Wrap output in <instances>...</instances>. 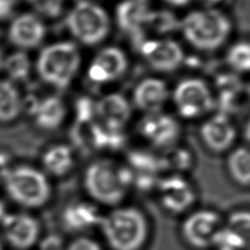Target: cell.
<instances>
[{
    "label": "cell",
    "mask_w": 250,
    "mask_h": 250,
    "mask_svg": "<svg viewBox=\"0 0 250 250\" xmlns=\"http://www.w3.org/2000/svg\"><path fill=\"white\" fill-rule=\"evenodd\" d=\"M0 190L17 209L36 214L55 197L53 181L41 168L28 164L15 165L1 173Z\"/></svg>",
    "instance_id": "6da1fadb"
},
{
    "label": "cell",
    "mask_w": 250,
    "mask_h": 250,
    "mask_svg": "<svg viewBox=\"0 0 250 250\" xmlns=\"http://www.w3.org/2000/svg\"><path fill=\"white\" fill-rule=\"evenodd\" d=\"M133 179L131 169L107 159H99L86 166L81 184L87 198L97 205L118 206L132 187Z\"/></svg>",
    "instance_id": "7a4b0ae2"
},
{
    "label": "cell",
    "mask_w": 250,
    "mask_h": 250,
    "mask_svg": "<svg viewBox=\"0 0 250 250\" xmlns=\"http://www.w3.org/2000/svg\"><path fill=\"white\" fill-rule=\"evenodd\" d=\"M99 229L111 250H141L149 234L145 213L135 206H116L103 215Z\"/></svg>",
    "instance_id": "3957f363"
},
{
    "label": "cell",
    "mask_w": 250,
    "mask_h": 250,
    "mask_svg": "<svg viewBox=\"0 0 250 250\" xmlns=\"http://www.w3.org/2000/svg\"><path fill=\"white\" fill-rule=\"evenodd\" d=\"M185 38L193 47L211 51L225 43L231 24L228 17L215 9L196 10L188 14L181 22Z\"/></svg>",
    "instance_id": "277c9868"
},
{
    "label": "cell",
    "mask_w": 250,
    "mask_h": 250,
    "mask_svg": "<svg viewBox=\"0 0 250 250\" xmlns=\"http://www.w3.org/2000/svg\"><path fill=\"white\" fill-rule=\"evenodd\" d=\"M81 63L78 48L72 42H57L44 48L37 59L36 68L47 84L63 89L75 77Z\"/></svg>",
    "instance_id": "5b68a950"
},
{
    "label": "cell",
    "mask_w": 250,
    "mask_h": 250,
    "mask_svg": "<svg viewBox=\"0 0 250 250\" xmlns=\"http://www.w3.org/2000/svg\"><path fill=\"white\" fill-rule=\"evenodd\" d=\"M66 25L71 35L84 45L101 43L109 32V18L95 2L81 0L69 11Z\"/></svg>",
    "instance_id": "8992f818"
},
{
    "label": "cell",
    "mask_w": 250,
    "mask_h": 250,
    "mask_svg": "<svg viewBox=\"0 0 250 250\" xmlns=\"http://www.w3.org/2000/svg\"><path fill=\"white\" fill-rule=\"evenodd\" d=\"M0 234L8 250H34L44 237V229L36 213L16 209L0 221Z\"/></svg>",
    "instance_id": "52a82bcc"
},
{
    "label": "cell",
    "mask_w": 250,
    "mask_h": 250,
    "mask_svg": "<svg viewBox=\"0 0 250 250\" xmlns=\"http://www.w3.org/2000/svg\"><path fill=\"white\" fill-rule=\"evenodd\" d=\"M103 213L100 206L86 198H74L66 201L59 210L58 222L61 229L72 234H87L99 229Z\"/></svg>",
    "instance_id": "ba28073f"
},
{
    "label": "cell",
    "mask_w": 250,
    "mask_h": 250,
    "mask_svg": "<svg viewBox=\"0 0 250 250\" xmlns=\"http://www.w3.org/2000/svg\"><path fill=\"white\" fill-rule=\"evenodd\" d=\"M223 225L222 218L216 211L198 209L186 216L181 232L189 246L202 250L211 248L213 239Z\"/></svg>",
    "instance_id": "9c48e42d"
},
{
    "label": "cell",
    "mask_w": 250,
    "mask_h": 250,
    "mask_svg": "<svg viewBox=\"0 0 250 250\" xmlns=\"http://www.w3.org/2000/svg\"><path fill=\"white\" fill-rule=\"evenodd\" d=\"M173 100L178 112L185 118L198 117L210 110L214 104L208 85L198 78H188L178 83Z\"/></svg>",
    "instance_id": "30bf717a"
},
{
    "label": "cell",
    "mask_w": 250,
    "mask_h": 250,
    "mask_svg": "<svg viewBox=\"0 0 250 250\" xmlns=\"http://www.w3.org/2000/svg\"><path fill=\"white\" fill-rule=\"evenodd\" d=\"M156 188L161 205L173 214L188 212L196 200L193 185L181 174L173 173L158 180Z\"/></svg>",
    "instance_id": "8fae6325"
},
{
    "label": "cell",
    "mask_w": 250,
    "mask_h": 250,
    "mask_svg": "<svg viewBox=\"0 0 250 250\" xmlns=\"http://www.w3.org/2000/svg\"><path fill=\"white\" fill-rule=\"evenodd\" d=\"M140 53L152 68L165 72L177 69L184 60L182 47L171 39L144 41L141 44Z\"/></svg>",
    "instance_id": "7c38bea8"
},
{
    "label": "cell",
    "mask_w": 250,
    "mask_h": 250,
    "mask_svg": "<svg viewBox=\"0 0 250 250\" xmlns=\"http://www.w3.org/2000/svg\"><path fill=\"white\" fill-rule=\"evenodd\" d=\"M128 67L125 53L117 47L102 49L91 62L88 78L97 84L112 82L121 77Z\"/></svg>",
    "instance_id": "4fadbf2b"
},
{
    "label": "cell",
    "mask_w": 250,
    "mask_h": 250,
    "mask_svg": "<svg viewBox=\"0 0 250 250\" xmlns=\"http://www.w3.org/2000/svg\"><path fill=\"white\" fill-rule=\"evenodd\" d=\"M140 134L155 146H172L180 135V126L175 118L165 113H149L139 123Z\"/></svg>",
    "instance_id": "5bb4252c"
},
{
    "label": "cell",
    "mask_w": 250,
    "mask_h": 250,
    "mask_svg": "<svg viewBox=\"0 0 250 250\" xmlns=\"http://www.w3.org/2000/svg\"><path fill=\"white\" fill-rule=\"evenodd\" d=\"M95 113L100 125L113 132H120L131 116V105L127 99L118 93L103 97L95 104Z\"/></svg>",
    "instance_id": "9a60e30c"
},
{
    "label": "cell",
    "mask_w": 250,
    "mask_h": 250,
    "mask_svg": "<svg viewBox=\"0 0 250 250\" xmlns=\"http://www.w3.org/2000/svg\"><path fill=\"white\" fill-rule=\"evenodd\" d=\"M46 27L34 14L24 13L16 17L10 24L8 36L15 46L29 49L38 46L44 39Z\"/></svg>",
    "instance_id": "2e32d148"
},
{
    "label": "cell",
    "mask_w": 250,
    "mask_h": 250,
    "mask_svg": "<svg viewBox=\"0 0 250 250\" xmlns=\"http://www.w3.org/2000/svg\"><path fill=\"white\" fill-rule=\"evenodd\" d=\"M200 135L208 148L221 152L231 146L236 132L229 117L224 113H219L213 115L202 124Z\"/></svg>",
    "instance_id": "e0dca14e"
},
{
    "label": "cell",
    "mask_w": 250,
    "mask_h": 250,
    "mask_svg": "<svg viewBox=\"0 0 250 250\" xmlns=\"http://www.w3.org/2000/svg\"><path fill=\"white\" fill-rule=\"evenodd\" d=\"M169 96L167 85L158 78L148 77L138 83L133 93L137 107L149 113L160 112Z\"/></svg>",
    "instance_id": "ac0fdd59"
},
{
    "label": "cell",
    "mask_w": 250,
    "mask_h": 250,
    "mask_svg": "<svg viewBox=\"0 0 250 250\" xmlns=\"http://www.w3.org/2000/svg\"><path fill=\"white\" fill-rule=\"evenodd\" d=\"M75 166L72 149L66 145H55L48 147L41 156V170L52 180L67 177Z\"/></svg>",
    "instance_id": "d6986e66"
},
{
    "label": "cell",
    "mask_w": 250,
    "mask_h": 250,
    "mask_svg": "<svg viewBox=\"0 0 250 250\" xmlns=\"http://www.w3.org/2000/svg\"><path fill=\"white\" fill-rule=\"evenodd\" d=\"M151 14L146 0H125L116 10L118 24L125 31H133L148 23Z\"/></svg>",
    "instance_id": "ffe728a7"
},
{
    "label": "cell",
    "mask_w": 250,
    "mask_h": 250,
    "mask_svg": "<svg viewBox=\"0 0 250 250\" xmlns=\"http://www.w3.org/2000/svg\"><path fill=\"white\" fill-rule=\"evenodd\" d=\"M33 114L38 127L45 130H54L62 123L65 116V107L61 99L48 97L36 104Z\"/></svg>",
    "instance_id": "44dd1931"
},
{
    "label": "cell",
    "mask_w": 250,
    "mask_h": 250,
    "mask_svg": "<svg viewBox=\"0 0 250 250\" xmlns=\"http://www.w3.org/2000/svg\"><path fill=\"white\" fill-rule=\"evenodd\" d=\"M227 168L236 184L250 187V148L242 146L233 149L228 156Z\"/></svg>",
    "instance_id": "7402d4cb"
},
{
    "label": "cell",
    "mask_w": 250,
    "mask_h": 250,
    "mask_svg": "<svg viewBox=\"0 0 250 250\" xmlns=\"http://www.w3.org/2000/svg\"><path fill=\"white\" fill-rule=\"evenodd\" d=\"M21 110V99L11 81L0 80V122L15 120Z\"/></svg>",
    "instance_id": "603a6c76"
},
{
    "label": "cell",
    "mask_w": 250,
    "mask_h": 250,
    "mask_svg": "<svg viewBox=\"0 0 250 250\" xmlns=\"http://www.w3.org/2000/svg\"><path fill=\"white\" fill-rule=\"evenodd\" d=\"M2 66L5 68L9 78L14 81H22L29 75L30 61L24 52L19 51L8 56Z\"/></svg>",
    "instance_id": "cb8c5ba5"
},
{
    "label": "cell",
    "mask_w": 250,
    "mask_h": 250,
    "mask_svg": "<svg viewBox=\"0 0 250 250\" xmlns=\"http://www.w3.org/2000/svg\"><path fill=\"white\" fill-rule=\"evenodd\" d=\"M225 225L235 232L243 241L246 249L250 250V210L233 211Z\"/></svg>",
    "instance_id": "d4e9b609"
},
{
    "label": "cell",
    "mask_w": 250,
    "mask_h": 250,
    "mask_svg": "<svg viewBox=\"0 0 250 250\" xmlns=\"http://www.w3.org/2000/svg\"><path fill=\"white\" fill-rule=\"evenodd\" d=\"M227 62L236 71H250V43L238 42L233 44L227 53Z\"/></svg>",
    "instance_id": "484cf974"
},
{
    "label": "cell",
    "mask_w": 250,
    "mask_h": 250,
    "mask_svg": "<svg viewBox=\"0 0 250 250\" xmlns=\"http://www.w3.org/2000/svg\"><path fill=\"white\" fill-rule=\"evenodd\" d=\"M211 248L215 250H247L240 237L226 225L215 235Z\"/></svg>",
    "instance_id": "4316f807"
},
{
    "label": "cell",
    "mask_w": 250,
    "mask_h": 250,
    "mask_svg": "<svg viewBox=\"0 0 250 250\" xmlns=\"http://www.w3.org/2000/svg\"><path fill=\"white\" fill-rule=\"evenodd\" d=\"M62 250H104L101 243L88 234L73 235L64 245Z\"/></svg>",
    "instance_id": "83f0119b"
},
{
    "label": "cell",
    "mask_w": 250,
    "mask_h": 250,
    "mask_svg": "<svg viewBox=\"0 0 250 250\" xmlns=\"http://www.w3.org/2000/svg\"><path fill=\"white\" fill-rule=\"evenodd\" d=\"M35 7L44 15L55 17L62 9V0H30Z\"/></svg>",
    "instance_id": "f1b7e54d"
},
{
    "label": "cell",
    "mask_w": 250,
    "mask_h": 250,
    "mask_svg": "<svg viewBox=\"0 0 250 250\" xmlns=\"http://www.w3.org/2000/svg\"><path fill=\"white\" fill-rule=\"evenodd\" d=\"M190 157L187 154L186 151H177L172 157H171V160H164L165 161V165H172L173 167L177 168L178 170H184V169H187L190 162Z\"/></svg>",
    "instance_id": "f546056e"
},
{
    "label": "cell",
    "mask_w": 250,
    "mask_h": 250,
    "mask_svg": "<svg viewBox=\"0 0 250 250\" xmlns=\"http://www.w3.org/2000/svg\"><path fill=\"white\" fill-rule=\"evenodd\" d=\"M12 9L11 0H0V18H5L9 15Z\"/></svg>",
    "instance_id": "4dcf8cb0"
},
{
    "label": "cell",
    "mask_w": 250,
    "mask_h": 250,
    "mask_svg": "<svg viewBox=\"0 0 250 250\" xmlns=\"http://www.w3.org/2000/svg\"><path fill=\"white\" fill-rule=\"evenodd\" d=\"M165 1L173 6H185L188 4L191 0H165Z\"/></svg>",
    "instance_id": "1f68e13d"
},
{
    "label": "cell",
    "mask_w": 250,
    "mask_h": 250,
    "mask_svg": "<svg viewBox=\"0 0 250 250\" xmlns=\"http://www.w3.org/2000/svg\"><path fill=\"white\" fill-rule=\"evenodd\" d=\"M244 136H245L247 142L250 144V120L246 124V127H245V130H244Z\"/></svg>",
    "instance_id": "d6a6232c"
},
{
    "label": "cell",
    "mask_w": 250,
    "mask_h": 250,
    "mask_svg": "<svg viewBox=\"0 0 250 250\" xmlns=\"http://www.w3.org/2000/svg\"><path fill=\"white\" fill-rule=\"evenodd\" d=\"M199 1H202L204 3H208V4H214V3H218L220 2L221 0H199Z\"/></svg>",
    "instance_id": "836d02e7"
},
{
    "label": "cell",
    "mask_w": 250,
    "mask_h": 250,
    "mask_svg": "<svg viewBox=\"0 0 250 250\" xmlns=\"http://www.w3.org/2000/svg\"><path fill=\"white\" fill-rule=\"evenodd\" d=\"M0 250H7L5 245H4V242L2 240V237H1V234H0Z\"/></svg>",
    "instance_id": "e575fe53"
},
{
    "label": "cell",
    "mask_w": 250,
    "mask_h": 250,
    "mask_svg": "<svg viewBox=\"0 0 250 250\" xmlns=\"http://www.w3.org/2000/svg\"><path fill=\"white\" fill-rule=\"evenodd\" d=\"M247 95H248V97H249V99H250V83H249L248 86H247Z\"/></svg>",
    "instance_id": "d590c367"
},
{
    "label": "cell",
    "mask_w": 250,
    "mask_h": 250,
    "mask_svg": "<svg viewBox=\"0 0 250 250\" xmlns=\"http://www.w3.org/2000/svg\"><path fill=\"white\" fill-rule=\"evenodd\" d=\"M2 64H3V61H2V56H1V53H0V68L2 67Z\"/></svg>",
    "instance_id": "8d00e7d4"
}]
</instances>
